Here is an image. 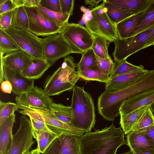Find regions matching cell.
I'll return each mask as SVG.
<instances>
[{"instance_id": "1", "label": "cell", "mask_w": 154, "mask_h": 154, "mask_svg": "<svg viewBox=\"0 0 154 154\" xmlns=\"http://www.w3.org/2000/svg\"><path fill=\"white\" fill-rule=\"evenodd\" d=\"M121 129L112 124L78 137L80 154H116L120 146L127 144Z\"/></svg>"}, {"instance_id": "2", "label": "cell", "mask_w": 154, "mask_h": 154, "mask_svg": "<svg viewBox=\"0 0 154 154\" xmlns=\"http://www.w3.org/2000/svg\"><path fill=\"white\" fill-rule=\"evenodd\" d=\"M70 106L72 112L71 125L85 133L91 132L96 122L95 107L91 95L85 91L84 87L75 85Z\"/></svg>"}, {"instance_id": "3", "label": "cell", "mask_w": 154, "mask_h": 154, "mask_svg": "<svg viewBox=\"0 0 154 154\" xmlns=\"http://www.w3.org/2000/svg\"><path fill=\"white\" fill-rule=\"evenodd\" d=\"M143 91L142 85L138 82L115 91L105 90L97 100L98 113L103 119L113 122L116 117L120 116L119 110L123 102Z\"/></svg>"}, {"instance_id": "4", "label": "cell", "mask_w": 154, "mask_h": 154, "mask_svg": "<svg viewBox=\"0 0 154 154\" xmlns=\"http://www.w3.org/2000/svg\"><path fill=\"white\" fill-rule=\"evenodd\" d=\"M76 67L72 57H65L61 66L46 78L43 85L45 93L50 96L73 90L80 78Z\"/></svg>"}, {"instance_id": "5", "label": "cell", "mask_w": 154, "mask_h": 154, "mask_svg": "<svg viewBox=\"0 0 154 154\" xmlns=\"http://www.w3.org/2000/svg\"><path fill=\"white\" fill-rule=\"evenodd\" d=\"M3 30L21 49L30 55L34 60L45 59L44 38L38 37L28 30L11 28Z\"/></svg>"}, {"instance_id": "6", "label": "cell", "mask_w": 154, "mask_h": 154, "mask_svg": "<svg viewBox=\"0 0 154 154\" xmlns=\"http://www.w3.org/2000/svg\"><path fill=\"white\" fill-rule=\"evenodd\" d=\"M152 26L134 36L124 38H119L114 41L115 48L112 55L114 63L126 59L133 54L149 46L148 38Z\"/></svg>"}, {"instance_id": "7", "label": "cell", "mask_w": 154, "mask_h": 154, "mask_svg": "<svg viewBox=\"0 0 154 154\" xmlns=\"http://www.w3.org/2000/svg\"><path fill=\"white\" fill-rule=\"evenodd\" d=\"M44 59L51 66L59 59L74 53L82 52L68 42L60 33L51 35L44 38Z\"/></svg>"}, {"instance_id": "8", "label": "cell", "mask_w": 154, "mask_h": 154, "mask_svg": "<svg viewBox=\"0 0 154 154\" xmlns=\"http://www.w3.org/2000/svg\"><path fill=\"white\" fill-rule=\"evenodd\" d=\"M91 12L92 18L85 24L90 32L93 35L103 38L110 42L117 39L119 36L116 24L111 21L106 12Z\"/></svg>"}, {"instance_id": "9", "label": "cell", "mask_w": 154, "mask_h": 154, "mask_svg": "<svg viewBox=\"0 0 154 154\" xmlns=\"http://www.w3.org/2000/svg\"><path fill=\"white\" fill-rule=\"evenodd\" d=\"M16 103L18 108L51 110L53 100L42 88L34 86L28 91L16 97Z\"/></svg>"}, {"instance_id": "10", "label": "cell", "mask_w": 154, "mask_h": 154, "mask_svg": "<svg viewBox=\"0 0 154 154\" xmlns=\"http://www.w3.org/2000/svg\"><path fill=\"white\" fill-rule=\"evenodd\" d=\"M19 128L13 135L12 144L8 154H24L29 151L35 141L30 119L22 114L20 118Z\"/></svg>"}, {"instance_id": "11", "label": "cell", "mask_w": 154, "mask_h": 154, "mask_svg": "<svg viewBox=\"0 0 154 154\" xmlns=\"http://www.w3.org/2000/svg\"><path fill=\"white\" fill-rule=\"evenodd\" d=\"M24 7L28 17V30L32 33L44 37L60 32L63 28L49 21L38 7Z\"/></svg>"}, {"instance_id": "12", "label": "cell", "mask_w": 154, "mask_h": 154, "mask_svg": "<svg viewBox=\"0 0 154 154\" xmlns=\"http://www.w3.org/2000/svg\"><path fill=\"white\" fill-rule=\"evenodd\" d=\"M60 33L68 42L82 52L92 48L93 35L86 27L79 23H68Z\"/></svg>"}, {"instance_id": "13", "label": "cell", "mask_w": 154, "mask_h": 154, "mask_svg": "<svg viewBox=\"0 0 154 154\" xmlns=\"http://www.w3.org/2000/svg\"><path fill=\"white\" fill-rule=\"evenodd\" d=\"M27 109L32 110L40 114L49 130L58 136L64 135L78 137L85 133L82 130L60 120L49 110L34 109Z\"/></svg>"}, {"instance_id": "14", "label": "cell", "mask_w": 154, "mask_h": 154, "mask_svg": "<svg viewBox=\"0 0 154 154\" xmlns=\"http://www.w3.org/2000/svg\"><path fill=\"white\" fill-rule=\"evenodd\" d=\"M1 77L9 81L12 86V92L19 95L26 92L34 86V80L28 79L20 72L4 65L1 62Z\"/></svg>"}, {"instance_id": "15", "label": "cell", "mask_w": 154, "mask_h": 154, "mask_svg": "<svg viewBox=\"0 0 154 154\" xmlns=\"http://www.w3.org/2000/svg\"><path fill=\"white\" fill-rule=\"evenodd\" d=\"M150 71L144 69L110 78L105 83V90L111 92L127 87L144 79Z\"/></svg>"}, {"instance_id": "16", "label": "cell", "mask_w": 154, "mask_h": 154, "mask_svg": "<svg viewBox=\"0 0 154 154\" xmlns=\"http://www.w3.org/2000/svg\"><path fill=\"white\" fill-rule=\"evenodd\" d=\"M80 154L78 137L61 135L42 154Z\"/></svg>"}, {"instance_id": "17", "label": "cell", "mask_w": 154, "mask_h": 154, "mask_svg": "<svg viewBox=\"0 0 154 154\" xmlns=\"http://www.w3.org/2000/svg\"><path fill=\"white\" fill-rule=\"evenodd\" d=\"M3 55L0 53L1 62L21 73L29 67L34 60L30 55L22 49Z\"/></svg>"}, {"instance_id": "18", "label": "cell", "mask_w": 154, "mask_h": 154, "mask_svg": "<svg viewBox=\"0 0 154 154\" xmlns=\"http://www.w3.org/2000/svg\"><path fill=\"white\" fill-rule=\"evenodd\" d=\"M154 102V90L142 93L125 101L119 109L120 114H128Z\"/></svg>"}, {"instance_id": "19", "label": "cell", "mask_w": 154, "mask_h": 154, "mask_svg": "<svg viewBox=\"0 0 154 154\" xmlns=\"http://www.w3.org/2000/svg\"><path fill=\"white\" fill-rule=\"evenodd\" d=\"M14 114L0 124V154H8L13 140V127L15 122Z\"/></svg>"}, {"instance_id": "20", "label": "cell", "mask_w": 154, "mask_h": 154, "mask_svg": "<svg viewBox=\"0 0 154 154\" xmlns=\"http://www.w3.org/2000/svg\"><path fill=\"white\" fill-rule=\"evenodd\" d=\"M126 137L127 144L130 151L137 149L154 152V145L142 132L132 131L127 134Z\"/></svg>"}, {"instance_id": "21", "label": "cell", "mask_w": 154, "mask_h": 154, "mask_svg": "<svg viewBox=\"0 0 154 154\" xmlns=\"http://www.w3.org/2000/svg\"><path fill=\"white\" fill-rule=\"evenodd\" d=\"M149 106L141 107L127 114L120 115L119 124L125 134L133 130Z\"/></svg>"}, {"instance_id": "22", "label": "cell", "mask_w": 154, "mask_h": 154, "mask_svg": "<svg viewBox=\"0 0 154 154\" xmlns=\"http://www.w3.org/2000/svg\"><path fill=\"white\" fill-rule=\"evenodd\" d=\"M105 11L111 21L116 24L126 18L136 14L128 9L118 6L103 0Z\"/></svg>"}, {"instance_id": "23", "label": "cell", "mask_w": 154, "mask_h": 154, "mask_svg": "<svg viewBox=\"0 0 154 154\" xmlns=\"http://www.w3.org/2000/svg\"><path fill=\"white\" fill-rule=\"evenodd\" d=\"M154 26V0H152L128 37L136 35Z\"/></svg>"}, {"instance_id": "24", "label": "cell", "mask_w": 154, "mask_h": 154, "mask_svg": "<svg viewBox=\"0 0 154 154\" xmlns=\"http://www.w3.org/2000/svg\"><path fill=\"white\" fill-rule=\"evenodd\" d=\"M50 67L45 59H34L29 67L21 74L28 79L34 80L40 78Z\"/></svg>"}, {"instance_id": "25", "label": "cell", "mask_w": 154, "mask_h": 154, "mask_svg": "<svg viewBox=\"0 0 154 154\" xmlns=\"http://www.w3.org/2000/svg\"><path fill=\"white\" fill-rule=\"evenodd\" d=\"M152 0H106L115 5L129 9L137 14L144 11Z\"/></svg>"}, {"instance_id": "26", "label": "cell", "mask_w": 154, "mask_h": 154, "mask_svg": "<svg viewBox=\"0 0 154 154\" xmlns=\"http://www.w3.org/2000/svg\"><path fill=\"white\" fill-rule=\"evenodd\" d=\"M144 11L131 16L116 24L119 38H124L128 37Z\"/></svg>"}, {"instance_id": "27", "label": "cell", "mask_w": 154, "mask_h": 154, "mask_svg": "<svg viewBox=\"0 0 154 154\" xmlns=\"http://www.w3.org/2000/svg\"><path fill=\"white\" fill-rule=\"evenodd\" d=\"M29 26L28 17L24 6H20L14 9L9 28L28 30Z\"/></svg>"}, {"instance_id": "28", "label": "cell", "mask_w": 154, "mask_h": 154, "mask_svg": "<svg viewBox=\"0 0 154 154\" xmlns=\"http://www.w3.org/2000/svg\"><path fill=\"white\" fill-rule=\"evenodd\" d=\"M33 137L37 143V149L40 153L45 152L52 142L58 136L52 132L37 131L32 129Z\"/></svg>"}, {"instance_id": "29", "label": "cell", "mask_w": 154, "mask_h": 154, "mask_svg": "<svg viewBox=\"0 0 154 154\" xmlns=\"http://www.w3.org/2000/svg\"><path fill=\"white\" fill-rule=\"evenodd\" d=\"M77 72L80 78L87 81H95L106 83L109 79V75L103 73L97 65Z\"/></svg>"}, {"instance_id": "30", "label": "cell", "mask_w": 154, "mask_h": 154, "mask_svg": "<svg viewBox=\"0 0 154 154\" xmlns=\"http://www.w3.org/2000/svg\"><path fill=\"white\" fill-rule=\"evenodd\" d=\"M50 111L58 119L71 125L72 112L70 106H66L61 103H56L53 102L52 104Z\"/></svg>"}, {"instance_id": "31", "label": "cell", "mask_w": 154, "mask_h": 154, "mask_svg": "<svg viewBox=\"0 0 154 154\" xmlns=\"http://www.w3.org/2000/svg\"><path fill=\"white\" fill-rule=\"evenodd\" d=\"M38 7L49 21L58 26L63 28L69 23V15L63 14L60 12L52 11L41 5Z\"/></svg>"}, {"instance_id": "32", "label": "cell", "mask_w": 154, "mask_h": 154, "mask_svg": "<svg viewBox=\"0 0 154 154\" xmlns=\"http://www.w3.org/2000/svg\"><path fill=\"white\" fill-rule=\"evenodd\" d=\"M19 112L29 117L33 130L52 132L46 125L43 117L38 113L31 109L20 110Z\"/></svg>"}, {"instance_id": "33", "label": "cell", "mask_w": 154, "mask_h": 154, "mask_svg": "<svg viewBox=\"0 0 154 154\" xmlns=\"http://www.w3.org/2000/svg\"><path fill=\"white\" fill-rule=\"evenodd\" d=\"M93 36L94 42L92 48L95 55L102 58L112 60L108 50V47L110 42L103 38Z\"/></svg>"}, {"instance_id": "34", "label": "cell", "mask_w": 154, "mask_h": 154, "mask_svg": "<svg viewBox=\"0 0 154 154\" xmlns=\"http://www.w3.org/2000/svg\"><path fill=\"white\" fill-rule=\"evenodd\" d=\"M144 69L143 65H134L128 63L125 59L119 63H115L114 69L109 75V78Z\"/></svg>"}, {"instance_id": "35", "label": "cell", "mask_w": 154, "mask_h": 154, "mask_svg": "<svg viewBox=\"0 0 154 154\" xmlns=\"http://www.w3.org/2000/svg\"><path fill=\"white\" fill-rule=\"evenodd\" d=\"M21 49L5 31L0 28V53L3 54Z\"/></svg>"}, {"instance_id": "36", "label": "cell", "mask_w": 154, "mask_h": 154, "mask_svg": "<svg viewBox=\"0 0 154 154\" xmlns=\"http://www.w3.org/2000/svg\"><path fill=\"white\" fill-rule=\"evenodd\" d=\"M79 62L76 64L77 71H82L87 68L97 65L96 56L92 49L90 48L82 52Z\"/></svg>"}, {"instance_id": "37", "label": "cell", "mask_w": 154, "mask_h": 154, "mask_svg": "<svg viewBox=\"0 0 154 154\" xmlns=\"http://www.w3.org/2000/svg\"><path fill=\"white\" fill-rule=\"evenodd\" d=\"M152 126H154V116L149 105L132 131H141Z\"/></svg>"}, {"instance_id": "38", "label": "cell", "mask_w": 154, "mask_h": 154, "mask_svg": "<svg viewBox=\"0 0 154 154\" xmlns=\"http://www.w3.org/2000/svg\"><path fill=\"white\" fill-rule=\"evenodd\" d=\"M16 103L8 102L5 103L0 101V124L8 118L14 114L15 111L18 110Z\"/></svg>"}, {"instance_id": "39", "label": "cell", "mask_w": 154, "mask_h": 154, "mask_svg": "<svg viewBox=\"0 0 154 154\" xmlns=\"http://www.w3.org/2000/svg\"><path fill=\"white\" fill-rule=\"evenodd\" d=\"M96 58L97 65L101 70L104 73L109 75L114 66L115 63L113 60L102 58L97 56Z\"/></svg>"}, {"instance_id": "40", "label": "cell", "mask_w": 154, "mask_h": 154, "mask_svg": "<svg viewBox=\"0 0 154 154\" xmlns=\"http://www.w3.org/2000/svg\"><path fill=\"white\" fill-rule=\"evenodd\" d=\"M60 7V12L65 14L72 15L75 4L74 0H59Z\"/></svg>"}, {"instance_id": "41", "label": "cell", "mask_w": 154, "mask_h": 154, "mask_svg": "<svg viewBox=\"0 0 154 154\" xmlns=\"http://www.w3.org/2000/svg\"><path fill=\"white\" fill-rule=\"evenodd\" d=\"M40 5L52 11L60 12L59 0H41Z\"/></svg>"}, {"instance_id": "42", "label": "cell", "mask_w": 154, "mask_h": 154, "mask_svg": "<svg viewBox=\"0 0 154 154\" xmlns=\"http://www.w3.org/2000/svg\"><path fill=\"white\" fill-rule=\"evenodd\" d=\"M13 11L0 14V28L7 29L11 26Z\"/></svg>"}, {"instance_id": "43", "label": "cell", "mask_w": 154, "mask_h": 154, "mask_svg": "<svg viewBox=\"0 0 154 154\" xmlns=\"http://www.w3.org/2000/svg\"><path fill=\"white\" fill-rule=\"evenodd\" d=\"M17 8L12 0H7L4 5L0 7V14L13 11Z\"/></svg>"}, {"instance_id": "44", "label": "cell", "mask_w": 154, "mask_h": 154, "mask_svg": "<svg viewBox=\"0 0 154 154\" xmlns=\"http://www.w3.org/2000/svg\"><path fill=\"white\" fill-rule=\"evenodd\" d=\"M80 10L82 12L84 13L81 20H84L86 23L87 21L90 20L92 18L91 10L85 8L84 6H82L80 7Z\"/></svg>"}, {"instance_id": "45", "label": "cell", "mask_w": 154, "mask_h": 154, "mask_svg": "<svg viewBox=\"0 0 154 154\" xmlns=\"http://www.w3.org/2000/svg\"><path fill=\"white\" fill-rule=\"evenodd\" d=\"M1 88L3 92L11 94L12 91V86L9 81L5 80L1 83Z\"/></svg>"}, {"instance_id": "46", "label": "cell", "mask_w": 154, "mask_h": 154, "mask_svg": "<svg viewBox=\"0 0 154 154\" xmlns=\"http://www.w3.org/2000/svg\"><path fill=\"white\" fill-rule=\"evenodd\" d=\"M139 131L144 133L154 145V126H151L146 129Z\"/></svg>"}, {"instance_id": "47", "label": "cell", "mask_w": 154, "mask_h": 154, "mask_svg": "<svg viewBox=\"0 0 154 154\" xmlns=\"http://www.w3.org/2000/svg\"><path fill=\"white\" fill-rule=\"evenodd\" d=\"M41 0H23V6L27 7H38Z\"/></svg>"}, {"instance_id": "48", "label": "cell", "mask_w": 154, "mask_h": 154, "mask_svg": "<svg viewBox=\"0 0 154 154\" xmlns=\"http://www.w3.org/2000/svg\"><path fill=\"white\" fill-rule=\"evenodd\" d=\"M132 154H154V152L140 149H134L130 151Z\"/></svg>"}, {"instance_id": "49", "label": "cell", "mask_w": 154, "mask_h": 154, "mask_svg": "<svg viewBox=\"0 0 154 154\" xmlns=\"http://www.w3.org/2000/svg\"><path fill=\"white\" fill-rule=\"evenodd\" d=\"M148 40L149 46L154 45V26L152 27Z\"/></svg>"}, {"instance_id": "50", "label": "cell", "mask_w": 154, "mask_h": 154, "mask_svg": "<svg viewBox=\"0 0 154 154\" xmlns=\"http://www.w3.org/2000/svg\"><path fill=\"white\" fill-rule=\"evenodd\" d=\"M101 1L102 0H85V2L86 4L89 5L93 7H96L99 2Z\"/></svg>"}, {"instance_id": "51", "label": "cell", "mask_w": 154, "mask_h": 154, "mask_svg": "<svg viewBox=\"0 0 154 154\" xmlns=\"http://www.w3.org/2000/svg\"><path fill=\"white\" fill-rule=\"evenodd\" d=\"M17 7L23 6V0H12Z\"/></svg>"}, {"instance_id": "52", "label": "cell", "mask_w": 154, "mask_h": 154, "mask_svg": "<svg viewBox=\"0 0 154 154\" xmlns=\"http://www.w3.org/2000/svg\"><path fill=\"white\" fill-rule=\"evenodd\" d=\"M31 154H40V152H39L38 149L37 148L34 149H33L31 151Z\"/></svg>"}, {"instance_id": "53", "label": "cell", "mask_w": 154, "mask_h": 154, "mask_svg": "<svg viewBox=\"0 0 154 154\" xmlns=\"http://www.w3.org/2000/svg\"><path fill=\"white\" fill-rule=\"evenodd\" d=\"M150 108L154 116V102L150 105Z\"/></svg>"}, {"instance_id": "54", "label": "cell", "mask_w": 154, "mask_h": 154, "mask_svg": "<svg viewBox=\"0 0 154 154\" xmlns=\"http://www.w3.org/2000/svg\"><path fill=\"white\" fill-rule=\"evenodd\" d=\"M6 1L7 0H0V7L4 5Z\"/></svg>"}, {"instance_id": "55", "label": "cell", "mask_w": 154, "mask_h": 154, "mask_svg": "<svg viewBox=\"0 0 154 154\" xmlns=\"http://www.w3.org/2000/svg\"><path fill=\"white\" fill-rule=\"evenodd\" d=\"M132 154V153H131V152H130V151H129L128 152H126L124 153H121V154Z\"/></svg>"}, {"instance_id": "56", "label": "cell", "mask_w": 154, "mask_h": 154, "mask_svg": "<svg viewBox=\"0 0 154 154\" xmlns=\"http://www.w3.org/2000/svg\"><path fill=\"white\" fill-rule=\"evenodd\" d=\"M24 154H31V152L28 151L25 153Z\"/></svg>"}, {"instance_id": "57", "label": "cell", "mask_w": 154, "mask_h": 154, "mask_svg": "<svg viewBox=\"0 0 154 154\" xmlns=\"http://www.w3.org/2000/svg\"></svg>"}]
</instances>
